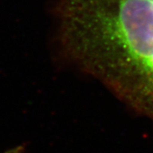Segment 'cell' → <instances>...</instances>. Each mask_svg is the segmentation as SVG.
I'll use <instances>...</instances> for the list:
<instances>
[{"instance_id":"1","label":"cell","mask_w":153,"mask_h":153,"mask_svg":"<svg viewBox=\"0 0 153 153\" xmlns=\"http://www.w3.org/2000/svg\"><path fill=\"white\" fill-rule=\"evenodd\" d=\"M65 54L153 120V0H61Z\"/></svg>"},{"instance_id":"2","label":"cell","mask_w":153,"mask_h":153,"mask_svg":"<svg viewBox=\"0 0 153 153\" xmlns=\"http://www.w3.org/2000/svg\"><path fill=\"white\" fill-rule=\"evenodd\" d=\"M3 153H24V149L23 146H17V147L10 149Z\"/></svg>"}]
</instances>
